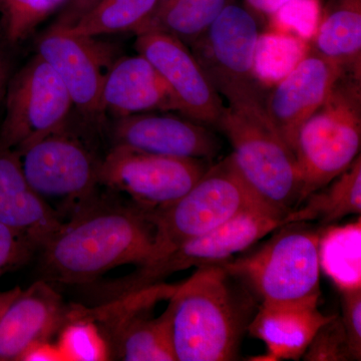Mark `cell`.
<instances>
[{
    "label": "cell",
    "instance_id": "2",
    "mask_svg": "<svg viewBox=\"0 0 361 361\" xmlns=\"http://www.w3.org/2000/svg\"><path fill=\"white\" fill-rule=\"evenodd\" d=\"M171 342L177 361H232L260 301L223 263L199 266L169 298Z\"/></svg>",
    "mask_w": 361,
    "mask_h": 361
},
{
    "label": "cell",
    "instance_id": "6",
    "mask_svg": "<svg viewBox=\"0 0 361 361\" xmlns=\"http://www.w3.org/2000/svg\"><path fill=\"white\" fill-rule=\"evenodd\" d=\"M285 217L267 209H250L215 228L188 240L152 264L141 266L127 276L108 282H94L90 293L97 303H106L142 289L163 283L179 271L199 266L218 264L243 253L277 228Z\"/></svg>",
    "mask_w": 361,
    "mask_h": 361
},
{
    "label": "cell",
    "instance_id": "17",
    "mask_svg": "<svg viewBox=\"0 0 361 361\" xmlns=\"http://www.w3.org/2000/svg\"><path fill=\"white\" fill-rule=\"evenodd\" d=\"M102 108L116 118L151 111L179 113V104L167 82L140 54L114 61L104 78Z\"/></svg>",
    "mask_w": 361,
    "mask_h": 361
},
{
    "label": "cell",
    "instance_id": "4",
    "mask_svg": "<svg viewBox=\"0 0 361 361\" xmlns=\"http://www.w3.org/2000/svg\"><path fill=\"white\" fill-rule=\"evenodd\" d=\"M218 130L231 144L237 170L266 206L286 217L300 205L302 180L295 155L273 127L264 104L225 106Z\"/></svg>",
    "mask_w": 361,
    "mask_h": 361
},
{
    "label": "cell",
    "instance_id": "33",
    "mask_svg": "<svg viewBox=\"0 0 361 361\" xmlns=\"http://www.w3.org/2000/svg\"><path fill=\"white\" fill-rule=\"evenodd\" d=\"M9 71H11V66H9L8 59L0 49V99L4 97L8 84Z\"/></svg>",
    "mask_w": 361,
    "mask_h": 361
},
{
    "label": "cell",
    "instance_id": "3",
    "mask_svg": "<svg viewBox=\"0 0 361 361\" xmlns=\"http://www.w3.org/2000/svg\"><path fill=\"white\" fill-rule=\"evenodd\" d=\"M322 230L307 222L282 225L261 246L223 264L248 285L261 304L318 306Z\"/></svg>",
    "mask_w": 361,
    "mask_h": 361
},
{
    "label": "cell",
    "instance_id": "5",
    "mask_svg": "<svg viewBox=\"0 0 361 361\" xmlns=\"http://www.w3.org/2000/svg\"><path fill=\"white\" fill-rule=\"evenodd\" d=\"M360 145L361 78L343 73L297 132L293 153L302 201L343 173L360 155Z\"/></svg>",
    "mask_w": 361,
    "mask_h": 361
},
{
    "label": "cell",
    "instance_id": "14",
    "mask_svg": "<svg viewBox=\"0 0 361 361\" xmlns=\"http://www.w3.org/2000/svg\"><path fill=\"white\" fill-rule=\"evenodd\" d=\"M151 111L118 118L114 145L176 158L212 161L222 145L213 128L188 116Z\"/></svg>",
    "mask_w": 361,
    "mask_h": 361
},
{
    "label": "cell",
    "instance_id": "25",
    "mask_svg": "<svg viewBox=\"0 0 361 361\" xmlns=\"http://www.w3.org/2000/svg\"><path fill=\"white\" fill-rule=\"evenodd\" d=\"M68 0H0V27L9 44L27 39L44 20Z\"/></svg>",
    "mask_w": 361,
    "mask_h": 361
},
{
    "label": "cell",
    "instance_id": "15",
    "mask_svg": "<svg viewBox=\"0 0 361 361\" xmlns=\"http://www.w3.org/2000/svg\"><path fill=\"white\" fill-rule=\"evenodd\" d=\"M343 73L336 63L312 51L265 97L268 118L292 151L299 128L326 101Z\"/></svg>",
    "mask_w": 361,
    "mask_h": 361
},
{
    "label": "cell",
    "instance_id": "19",
    "mask_svg": "<svg viewBox=\"0 0 361 361\" xmlns=\"http://www.w3.org/2000/svg\"><path fill=\"white\" fill-rule=\"evenodd\" d=\"M314 52L361 78V0H332L313 39Z\"/></svg>",
    "mask_w": 361,
    "mask_h": 361
},
{
    "label": "cell",
    "instance_id": "10",
    "mask_svg": "<svg viewBox=\"0 0 361 361\" xmlns=\"http://www.w3.org/2000/svg\"><path fill=\"white\" fill-rule=\"evenodd\" d=\"M211 161L176 158L114 145L99 166V185L156 212L172 205L201 179Z\"/></svg>",
    "mask_w": 361,
    "mask_h": 361
},
{
    "label": "cell",
    "instance_id": "9",
    "mask_svg": "<svg viewBox=\"0 0 361 361\" xmlns=\"http://www.w3.org/2000/svg\"><path fill=\"white\" fill-rule=\"evenodd\" d=\"M259 32L257 16L234 0L189 47L228 106L264 104L255 70Z\"/></svg>",
    "mask_w": 361,
    "mask_h": 361
},
{
    "label": "cell",
    "instance_id": "7",
    "mask_svg": "<svg viewBox=\"0 0 361 361\" xmlns=\"http://www.w3.org/2000/svg\"><path fill=\"white\" fill-rule=\"evenodd\" d=\"M250 209L273 211L252 191L231 155L225 157L211 165L179 200L163 210L149 212L157 228L156 261L188 240L212 231Z\"/></svg>",
    "mask_w": 361,
    "mask_h": 361
},
{
    "label": "cell",
    "instance_id": "12",
    "mask_svg": "<svg viewBox=\"0 0 361 361\" xmlns=\"http://www.w3.org/2000/svg\"><path fill=\"white\" fill-rule=\"evenodd\" d=\"M135 49L167 82L180 114L218 129L225 104L187 44L167 33L147 32L137 35Z\"/></svg>",
    "mask_w": 361,
    "mask_h": 361
},
{
    "label": "cell",
    "instance_id": "22",
    "mask_svg": "<svg viewBox=\"0 0 361 361\" xmlns=\"http://www.w3.org/2000/svg\"><path fill=\"white\" fill-rule=\"evenodd\" d=\"M320 270L338 291L361 288V220L322 228L318 242Z\"/></svg>",
    "mask_w": 361,
    "mask_h": 361
},
{
    "label": "cell",
    "instance_id": "30",
    "mask_svg": "<svg viewBox=\"0 0 361 361\" xmlns=\"http://www.w3.org/2000/svg\"><path fill=\"white\" fill-rule=\"evenodd\" d=\"M99 1L101 0H68L65 6L61 8L58 20L52 25L63 28L71 27Z\"/></svg>",
    "mask_w": 361,
    "mask_h": 361
},
{
    "label": "cell",
    "instance_id": "26",
    "mask_svg": "<svg viewBox=\"0 0 361 361\" xmlns=\"http://www.w3.org/2000/svg\"><path fill=\"white\" fill-rule=\"evenodd\" d=\"M59 351L71 360H104L110 356L108 345L97 325L85 318L66 314Z\"/></svg>",
    "mask_w": 361,
    "mask_h": 361
},
{
    "label": "cell",
    "instance_id": "32",
    "mask_svg": "<svg viewBox=\"0 0 361 361\" xmlns=\"http://www.w3.org/2000/svg\"><path fill=\"white\" fill-rule=\"evenodd\" d=\"M291 0H245L246 6L256 16H274Z\"/></svg>",
    "mask_w": 361,
    "mask_h": 361
},
{
    "label": "cell",
    "instance_id": "21",
    "mask_svg": "<svg viewBox=\"0 0 361 361\" xmlns=\"http://www.w3.org/2000/svg\"><path fill=\"white\" fill-rule=\"evenodd\" d=\"M361 213V157L326 186L308 195L285 217V224L317 221L324 226Z\"/></svg>",
    "mask_w": 361,
    "mask_h": 361
},
{
    "label": "cell",
    "instance_id": "1",
    "mask_svg": "<svg viewBox=\"0 0 361 361\" xmlns=\"http://www.w3.org/2000/svg\"><path fill=\"white\" fill-rule=\"evenodd\" d=\"M39 252L44 280L85 286L118 266L155 262L157 228L148 211L99 195Z\"/></svg>",
    "mask_w": 361,
    "mask_h": 361
},
{
    "label": "cell",
    "instance_id": "34",
    "mask_svg": "<svg viewBox=\"0 0 361 361\" xmlns=\"http://www.w3.org/2000/svg\"><path fill=\"white\" fill-rule=\"evenodd\" d=\"M21 291L20 287H14L13 289L7 291H0V320L6 312L8 306L13 302V299Z\"/></svg>",
    "mask_w": 361,
    "mask_h": 361
},
{
    "label": "cell",
    "instance_id": "27",
    "mask_svg": "<svg viewBox=\"0 0 361 361\" xmlns=\"http://www.w3.org/2000/svg\"><path fill=\"white\" fill-rule=\"evenodd\" d=\"M305 361L353 360L349 353L348 339L342 325L341 316L331 319L320 327L302 356Z\"/></svg>",
    "mask_w": 361,
    "mask_h": 361
},
{
    "label": "cell",
    "instance_id": "18",
    "mask_svg": "<svg viewBox=\"0 0 361 361\" xmlns=\"http://www.w3.org/2000/svg\"><path fill=\"white\" fill-rule=\"evenodd\" d=\"M331 317L322 314L318 306L260 303L248 329L267 349L258 360H301L316 332Z\"/></svg>",
    "mask_w": 361,
    "mask_h": 361
},
{
    "label": "cell",
    "instance_id": "23",
    "mask_svg": "<svg viewBox=\"0 0 361 361\" xmlns=\"http://www.w3.org/2000/svg\"><path fill=\"white\" fill-rule=\"evenodd\" d=\"M233 1L234 0H161L155 13L140 33H167L190 47Z\"/></svg>",
    "mask_w": 361,
    "mask_h": 361
},
{
    "label": "cell",
    "instance_id": "11",
    "mask_svg": "<svg viewBox=\"0 0 361 361\" xmlns=\"http://www.w3.org/2000/svg\"><path fill=\"white\" fill-rule=\"evenodd\" d=\"M6 99L0 145L16 153L65 129L73 106L63 80L39 54L9 80Z\"/></svg>",
    "mask_w": 361,
    "mask_h": 361
},
{
    "label": "cell",
    "instance_id": "13",
    "mask_svg": "<svg viewBox=\"0 0 361 361\" xmlns=\"http://www.w3.org/2000/svg\"><path fill=\"white\" fill-rule=\"evenodd\" d=\"M37 54L54 68L82 115L99 120L104 115L102 92L113 65V49L97 37H80L59 26L40 37Z\"/></svg>",
    "mask_w": 361,
    "mask_h": 361
},
{
    "label": "cell",
    "instance_id": "8",
    "mask_svg": "<svg viewBox=\"0 0 361 361\" xmlns=\"http://www.w3.org/2000/svg\"><path fill=\"white\" fill-rule=\"evenodd\" d=\"M18 154L30 188L63 224L99 198L102 159L66 127Z\"/></svg>",
    "mask_w": 361,
    "mask_h": 361
},
{
    "label": "cell",
    "instance_id": "24",
    "mask_svg": "<svg viewBox=\"0 0 361 361\" xmlns=\"http://www.w3.org/2000/svg\"><path fill=\"white\" fill-rule=\"evenodd\" d=\"M161 0H101L71 27V35L97 37L118 32L140 33Z\"/></svg>",
    "mask_w": 361,
    "mask_h": 361
},
{
    "label": "cell",
    "instance_id": "29",
    "mask_svg": "<svg viewBox=\"0 0 361 361\" xmlns=\"http://www.w3.org/2000/svg\"><path fill=\"white\" fill-rule=\"evenodd\" d=\"M342 325L353 360H361V288L339 292Z\"/></svg>",
    "mask_w": 361,
    "mask_h": 361
},
{
    "label": "cell",
    "instance_id": "28",
    "mask_svg": "<svg viewBox=\"0 0 361 361\" xmlns=\"http://www.w3.org/2000/svg\"><path fill=\"white\" fill-rule=\"evenodd\" d=\"M39 251L25 233L0 223V278L26 264Z\"/></svg>",
    "mask_w": 361,
    "mask_h": 361
},
{
    "label": "cell",
    "instance_id": "31",
    "mask_svg": "<svg viewBox=\"0 0 361 361\" xmlns=\"http://www.w3.org/2000/svg\"><path fill=\"white\" fill-rule=\"evenodd\" d=\"M63 357L59 348H54L47 342L35 344L21 355L20 360H61Z\"/></svg>",
    "mask_w": 361,
    "mask_h": 361
},
{
    "label": "cell",
    "instance_id": "16",
    "mask_svg": "<svg viewBox=\"0 0 361 361\" xmlns=\"http://www.w3.org/2000/svg\"><path fill=\"white\" fill-rule=\"evenodd\" d=\"M68 310L47 280L21 289L0 320V361L20 360L28 348L47 342L66 324Z\"/></svg>",
    "mask_w": 361,
    "mask_h": 361
},
{
    "label": "cell",
    "instance_id": "20",
    "mask_svg": "<svg viewBox=\"0 0 361 361\" xmlns=\"http://www.w3.org/2000/svg\"><path fill=\"white\" fill-rule=\"evenodd\" d=\"M0 223L25 233L39 250L63 225L35 193L23 172L0 179Z\"/></svg>",
    "mask_w": 361,
    "mask_h": 361
}]
</instances>
